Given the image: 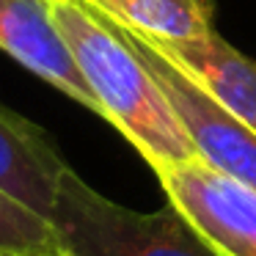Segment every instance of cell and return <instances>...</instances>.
<instances>
[{
  "label": "cell",
  "mask_w": 256,
  "mask_h": 256,
  "mask_svg": "<svg viewBox=\"0 0 256 256\" xmlns=\"http://www.w3.org/2000/svg\"><path fill=\"white\" fill-rule=\"evenodd\" d=\"M146 36V34H144ZM190 80L201 86L218 105L256 130V61L232 47L215 30L196 39L162 42L146 36Z\"/></svg>",
  "instance_id": "cell-7"
},
{
  "label": "cell",
  "mask_w": 256,
  "mask_h": 256,
  "mask_svg": "<svg viewBox=\"0 0 256 256\" xmlns=\"http://www.w3.org/2000/svg\"><path fill=\"white\" fill-rule=\"evenodd\" d=\"M30 256H80V254H74L72 248H66V245L58 240L56 245H50V248H42V250H36V254H30Z\"/></svg>",
  "instance_id": "cell-10"
},
{
  "label": "cell",
  "mask_w": 256,
  "mask_h": 256,
  "mask_svg": "<svg viewBox=\"0 0 256 256\" xmlns=\"http://www.w3.org/2000/svg\"><path fill=\"white\" fill-rule=\"evenodd\" d=\"M113 22L152 39L179 42L210 34L215 3L212 0H88Z\"/></svg>",
  "instance_id": "cell-8"
},
{
  "label": "cell",
  "mask_w": 256,
  "mask_h": 256,
  "mask_svg": "<svg viewBox=\"0 0 256 256\" xmlns=\"http://www.w3.org/2000/svg\"><path fill=\"white\" fill-rule=\"evenodd\" d=\"M50 223L80 256H218L174 204L138 212L96 193L66 168Z\"/></svg>",
  "instance_id": "cell-2"
},
{
  "label": "cell",
  "mask_w": 256,
  "mask_h": 256,
  "mask_svg": "<svg viewBox=\"0 0 256 256\" xmlns=\"http://www.w3.org/2000/svg\"><path fill=\"white\" fill-rule=\"evenodd\" d=\"M0 256H12V254H6V250H0Z\"/></svg>",
  "instance_id": "cell-11"
},
{
  "label": "cell",
  "mask_w": 256,
  "mask_h": 256,
  "mask_svg": "<svg viewBox=\"0 0 256 256\" xmlns=\"http://www.w3.org/2000/svg\"><path fill=\"white\" fill-rule=\"evenodd\" d=\"M69 162L44 127L0 105V190L50 220Z\"/></svg>",
  "instance_id": "cell-6"
},
{
  "label": "cell",
  "mask_w": 256,
  "mask_h": 256,
  "mask_svg": "<svg viewBox=\"0 0 256 256\" xmlns=\"http://www.w3.org/2000/svg\"><path fill=\"white\" fill-rule=\"evenodd\" d=\"M50 12L100 116L138 149L152 171L196 157L166 91L118 25L88 0H50Z\"/></svg>",
  "instance_id": "cell-1"
},
{
  "label": "cell",
  "mask_w": 256,
  "mask_h": 256,
  "mask_svg": "<svg viewBox=\"0 0 256 256\" xmlns=\"http://www.w3.org/2000/svg\"><path fill=\"white\" fill-rule=\"evenodd\" d=\"M118 25V22H116ZM127 42L138 50L149 72L166 91L171 108L176 110L184 132L196 149V157L215 171L237 179L240 184L256 190V130L218 105L196 80H190L168 56H162L144 34L118 25Z\"/></svg>",
  "instance_id": "cell-3"
},
{
  "label": "cell",
  "mask_w": 256,
  "mask_h": 256,
  "mask_svg": "<svg viewBox=\"0 0 256 256\" xmlns=\"http://www.w3.org/2000/svg\"><path fill=\"white\" fill-rule=\"evenodd\" d=\"M58 232L47 218L0 190V250L12 256H30L58 242Z\"/></svg>",
  "instance_id": "cell-9"
},
{
  "label": "cell",
  "mask_w": 256,
  "mask_h": 256,
  "mask_svg": "<svg viewBox=\"0 0 256 256\" xmlns=\"http://www.w3.org/2000/svg\"><path fill=\"white\" fill-rule=\"evenodd\" d=\"M0 50L100 116V105L56 28L50 0H0Z\"/></svg>",
  "instance_id": "cell-5"
},
{
  "label": "cell",
  "mask_w": 256,
  "mask_h": 256,
  "mask_svg": "<svg viewBox=\"0 0 256 256\" xmlns=\"http://www.w3.org/2000/svg\"><path fill=\"white\" fill-rule=\"evenodd\" d=\"M168 204L218 256H256V190L215 171L201 157L157 168Z\"/></svg>",
  "instance_id": "cell-4"
}]
</instances>
